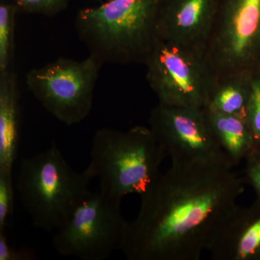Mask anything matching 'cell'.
<instances>
[{
  "label": "cell",
  "instance_id": "1",
  "mask_svg": "<svg viewBox=\"0 0 260 260\" xmlns=\"http://www.w3.org/2000/svg\"><path fill=\"white\" fill-rule=\"evenodd\" d=\"M243 183L233 168L172 164L140 195L121 251L129 260H199L237 206Z\"/></svg>",
  "mask_w": 260,
  "mask_h": 260
},
{
  "label": "cell",
  "instance_id": "2",
  "mask_svg": "<svg viewBox=\"0 0 260 260\" xmlns=\"http://www.w3.org/2000/svg\"><path fill=\"white\" fill-rule=\"evenodd\" d=\"M164 0H110L80 10L78 37L102 65L145 64L160 38Z\"/></svg>",
  "mask_w": 260,
  "mask_h": 260
},
{
  "label": "cell",
  "instance_id": "3",
  "mask_svg": "<svg viewBox=\"0 0 260 260\" xmlns=\"http://www.w3.org/2000/svg\"><path fill=\"white\" fill-rule=\"evenodd\" d=\"M167 156L150 127L135 126L126 131L102 128L92 142L88 169L99 190L118 200L142 195L160 176Z\"/></svg>",
  "mask_w": 260,
  "mask_h": 260
},
{
  "label": "cell",
  "instance_id": "4",
  "mask_svg": "<svg viewBox=\"0 0 260 260\" xmlns=\"http://www.w3.org/2000/svg\"><path fill=\"white\" fill-rule=\"evenodd\" d=\"M93 177L88 169L77 172L56 143L45 151L23 158L17 190L34 226L54 232L90 191Z\"/></svg>",
  "mask_w": 260,
  "mask_h": 260
},
{
  "label": "cell",
  "instance_id": "5",
  "mask_svg": "<svg viewBox=\"0 0 260 260\" xmlns=\"http://www.w3.org/2000/svg\"><path fill=\"white\" fill-rule=\"evenodd\" d=\"M121 202L99 189L90 190L54 232L56 252L81 260H104L121 250L128 222L121 215Z\"/></svg>",
  "mask_w": 260,
  "mask_h": 260
},
{
  "label": "cell",
  "instance_id": "6",
  "mask_svg": "<svg viewBox=\"0 0 260 260\" xmlns=\"http://www.w3.org/2000/svg\"><path fill=\"white\" fill-rule=\"evenodd\" d=\"M204 59L213 80L256 73L260 62V0H220Z\"/></svg>",
  "mask_w": 260,
  "mask_h": 260
},
{
  "label": "cell",
  "instance_id": "7",
  "mask_svg": "<svg viewBox=\"0 0 260 260\" xmlns=\"http://www.w3.org/2000/svg\"><path fill=\"white\" fill-rule=\"evenodd\" d=\"M102 66L90 55L80 61L61 57L30 70L25 84L49 114L66 125H74L91 112Z\"/></svg>",
  "mask_w": 260,
  "mask_h": 260
},
{
  "label": "cell",
  "instance_id": "8",
  "mask_svg": "<svg viewBox=\"0 0 260 260\" xmlns=\"http://www.w3.org/2000/svg\"><path fill=\"white\" fill-rule=\"evenodd\" d=\"M144 65L158 104L204 109L213 78L203 54L160 39Z\"/></svg>",
  "mask_w": 260,
  "mask_h": 260
},
{
  "label": "cell",
  "instance_id": "9",
  "mask_svg": "<svg viewBox=\"0 0 260 260\" xmlns=\"http://www.w3.org/2000/svg\"><path fill=\"white\" fill-rule=\"evenodd\" d=\"M149 127L174 165L234 168L210 132L204 109L158 104Z\"/></svg>",
  "mask_w": 260,
  "mask_h": 260
},
{
  "label": "cell",
  "instance_id": "10",
  "mask_svg": "<svg viewBox=\"0 0 260 260\" xmlns=\"http://www.w3.org/2000/svg\"><path fill=\"white\" fill-rule=\"evenodd\" d=\"M219 4L220 0H164L160 38L204 55Z\"/></svg>",
  "mask_w": 260,
  "mask_h": 260
},
{
  "label": "cell",
  "instance_id": "11",
  "mask_svg": "<svg viewBox=\"0 0 260 260\" xmlns=\"http://www.w3.org/2000/svg\"><path fill=\"white\" fill-rule=\"evenodd\" d=\"M213 260H260V200L237 206L219 227L207 248Z\"/></svg>",
  "mask_w": 260,
  "mask_h": 260
},
{
  "label": "cell",
  "instance_id": "12",
  "mask_svg": "<svg viewBox=\"0 0 260 260\" xmlns=\"http://www.w3.org/2000/svg\"><path fill=\"white\" fill-rule=\"evenodd\" d=\"M20 109L16 73H0V172L12 174L20 143Z\"/></svg>",
  "mask_w": 260,
  "mask_h": 260
},
{
  "label": "cell",
  "instance_id": "13",
  "mask_svg": "<svg viewBox=\"0 0 260 260\" xmlns=\"http://www.w3.org/2000/svg\"><path fill=\"white\" fill-rule=\"evenodd\" d=\"M203 109L214 139L233 167L245 160L255 147L252 133L245 119Z\"/></svg>",
  "mask_w": 260,
  "mask_h": 260
},
{
  "label": "cell",
  "instance_id": "14",
  "mask_svg": "<svg viewBox=\"0 0 260 260\" xmlns=\"http://www.w3.org/2000/svg\"><path fill=\"white\" fill-rule=\"evenodd\" d=\"M254 74L243 73L213 80L204 109L246 120Z\"/></svg>",
  "mask_w": 260,
  "mask_h": 260
},
{
  "label": "cell",
  "instance_id": "15",
  "mask_svg": "<svg viewBox=\"0 0 260 260\" xmlns=\"http://www.w3.org/2000/svg\"><path fill=\"white\" fill-rule=\"evenodd\" d=\"M18 13L15 5H0V73L10 69L14 56L15 15Z\"/></svg>",
  "mask_w": 260,
  "mask_h": 260
},
{
  "label": "cell",
  "instance_id": "16",
  "mask_svg": "<svg viewBox=\"0 0 260 260\" xmlns=\"http://www.w3.org/2000/svg\"><path fill=\"white\" fill-rule=\"evenodd\" d=\"M70 0H13L18 13L54 17L68 8Z\"/></svg>",
  "mask_w": 260,
  "mask_h": 260
},
{
  "label": "cell",
  "instance_id": "17",
  "mask_svg": "<svg viewBox=\"0 0 260 260\" xmlns=\"http://www.w3.org/2000/svg\"><path fill=\"white\" fill-rule=\"evenodd\" d=\"M246 121L249 126L254 144L260 148V73L253 75L251 82V93L246 110Z\"/></svg>",
  "mask_w": 260,
  "mask_h": 260
},
{
  "label": "cell",
  "instance_id": "18",
  "mask_svg": "<svg viewBox=\"0 0 260 260\" xmlns=\"http://www.w3.org/2000/svg\"><path fill=\"white\" fill-rule=\"evenodd\" d=\"M14 211L13 175L0 172V232H5L8 219Z\"/></svg>",
  "mask_w": 260,
  "mask_h": 260
},
{
  "label": "cell",
  "instance_id": "19",
  "mask_svg": "<svg viewBox=\"0 0 260 260\" xmlns=\"http://www.w3.org/2000/svg\"><path fill=\"white\" fill-rule=\"evenodd\" d=\"M244 179L252 186L260 200V148L254 147L245 158Z\"/></svg>",
  "mask_w": 260,
  "mask_h": 260
},
{
  "label": "cell",
  "instance_id": "20",
  "mask_svg": "<svg viewBox=\"0 0 260 260\" xmlns=\"http://www.w3.org/2000/svg\"><path fill=\"white\" fill-rule=\"evenodd\" d=\"M37 259L36 252L32 249L11 246L5 235L0 232V260H32Z\"/></svg>",
  "mask_w": 260,
  "mask_h": 260
},
{
  "label": "cell",
  "instance_id": "21",
  "mask_svg": "<svg viewBox=\"0 0 260 260\" xmlns=\"http://www.w3.org/2000/svg\"><path fill=\"white\" fill-rule=\"evenodd\" d=\"M256 73H260V62H259V66H258L257 70H256Z\"/></svg>",
  "mask_w": 260,
  "mask_h": 260
},
{
  "label": "cell",
  "instance_id": "22",
  "mask_svg": "<svg viewBox=\"0 0 260 260\" xmlns=\"http://www.w3.org/2000/svg\"><path fill=\"white\" fill-rule=\"evenodd\" d=\"M109 1H110V0H109Z\"/></svg>",
  "mask_w": 260,
  "mask_h": 260
}]
</instances>
